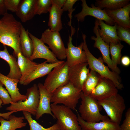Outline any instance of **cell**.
<instances>
[{"label": "cell", "mask_w": 130, "mask_h": 130, "mask_svg": "<svg viewBox=\"0 0 130 130\" xmlns=\"http://www.w3.org/2000/svg\"><path fill=\"white\" fill-rule=\"evenodd\" d=\"M22 26L12 14L7 13L0 19V43L12 48L15 58L21 52L20 37Z\"/></svg>", "instance_id": "6da1fadb"}, {"label": "cell", "mask_w": 130, "mask_h": 130, "mask_svg": "<svg viewBox=\"0 0 130 130\" xmlns=\"http://www.w3.org/2000/svg\"><path fill=\"white\" fill-rule=\"evenodd\" d=\"M82 37L83 41V49L86 52L89 69L97 72L101 77L110 79L118 89L122 90L124 86L121 83V78L119 74L110 71L108 67L104 64L102 57H100L97 58L93 55L87 47L86 40V35L82 33Z\"/></svg>", "instance_id": "7a4b0ae2"}, {"label": "cell", "mask_w": 130, "mask_h": 130, "mask_svg": "<svg viewBox=\"0 0 130 130\" xmlns=\"http://www.w3.org/2000/svg\"><path fill=\"white\" fill-rule=\"evenodd\" d=\"M80 98L81 101L79 111L80 116L84 120L89 122L110 120L107 116L102 115L100 113L102 108L98 101L84 94L82 91Z\"/></svg>", "instance_id": "3957f363"}, {"label": "cell", "mask_w": 130, "mask_h": 130, "mask_svg": "<svg viewBox=\"0 0 130 130\" xmlns=\"http://www.w3.org/2000/svg\"><path fill=\"white\" fill-rule=\"evenodd\" d=\"M82 92L69 83L58 87L52 93L51 102L55 104H63L72 110H75Z\"/></svg>", "instance_id": "277c9868"}, {"label": "cell", "mask_w": 130, "mask_h": 130, "mask_svg": "<svg viewBox=\"0 0 130 130\" xmlns=\"http://www.w3.org/2000/svg\"><path fill=\"white\" fill-rule=\"evenodd\" d=\"M51 111L57 120L60 130H82L76 115L63 105L51 104Z\"/></svg>", "instance_id": "5b68a950"}, {"label": "cell", "mask_w": 130, "mask_h": 130, "mask_svg": "<svg viewBox=\"0 0 130 130\" xmlns=\"http://www.w3.org/2000/svg\"><path fill=\"white\" fill-rule=\"evenodd\" d=\"M98 102L110 118V121L119 124L126 108L123 98L117 93Z\"/></svg>", "instance_id": "8992f818"}, {"label": "cell", "mask_w": 130, "mask_h": 130, "mask_svg": "<svg viewBox=\"0 0 130 130\" xmlns=\"http://www.w3.org/2000/svg\"><path fill=\"white\" fill-rule=\"evenodd\" d=\"M69 67L65 61L54 68L48 74L43 85L49 93L52 94L58 87L69 83Z\"/></svg>", "instance_id": "52a82bcc"}, {"label": "cell", "mask_w": 130, "mask_h": 130, "mask_svg": "<svg viewBox=\"0 0 130 130\" xmlns=\"http://www.w3.org/2000/svg\"><path fill=\"white\" fill-rule=\"evenodd\" d=\"M26 95L27 97L26 100L23 101H20L15 103L12 102L11 105L7 107L6 110L10 111H26L35 116L39 105V98L37 85L35 84L32 86L27 89Z\"/></svg>", "instance_id": "ba28073f"}, {"label": "cell", "mask_w": 130, "mask_h": 130, "mask_svg": "<svg viewBox=\"0 0 130 130\" xmlns=\"http://www.w3.org/2000/svg\"><path fill=\"white\" fill-rule=\"evenodd\" d=\"M40 40L47 44L57 58L63 60L66 58V49L59 32L51 31L49 28L42 33Z\"/></svg>", "instance_id": "9c48e42d"}, {"label": "cell", "mask_w": 130, "mask_h": 130, "mask_svg": "<svg viewBox=\"0 0 130 130\" xmlns=\"http://www.w3.org/2000/svg\"><path fill=\"white\" fill-rule=\"evenodd\" d=\"M82 9L81 11L76 14L74 17L79 22H83L87 16L94 17L96 19L104 21L105 23L108 25L113 26L115 24L114 21L111 19L105 12L104 9L102 10L98 7L95 6L91 4V7L89 6L85 0H81Z\"/></svg>", "instance_id": "30bf717a"}, {"label": "cell", "mask_w": 130, "mask_h": 130, "mask_svg": "<svg viewBox=\"0 0 130 130\" xmlns=\"http://www.w3.org/2000/svg\"><path fill=\"white\" fill-rule=\"evenodd\" d=\"M98 20L96 19L93 29V32L96 37L93 36L91 37V40L95 41L93 46L99 50L102 54L104 62L107 64L108 67L112 71L119 74L121 72L120 69L117 66L114 65L110 58L109 45L104 42L99 34L98 29Z\"/></svg>", "instance_id": "8fae6325"}, {"label": "cell", "mask_w": 130, "mask_h": 130, "mask_svg": "<svg viewBox=\"0 0 130 130\" xmlns=\"http://www.w3.org/2000/svg\"><path fill=\"white\" fill-rule=\"evenodd\" d=\"M87 62L77 64L69 67V82L82 91L84 83L89 72Z\"/></svg>", "instance_id": "7c38bea8"}, {"label": "cell", "mask_w": 130, "mask_h": 130, "mask_svg": "<svg viewBox=\"0 0 130 130\" xmlns=\"http://www.w3.org/2000/svg\"><path fill=\"white\" fill-rule=\"evenodd\" d=\"M29 35L32 39L33 44V50L32 54L29 58L31 60L38 58H42L46 60L49 63H54L58 60L49 47L40 39L29 32Z\"/></svg>", "instance_id": "4fadbf2b"}, {"label": "cell", "mask_w": 130, "mask_h": 130, "mask_svg": "<svg viewBox=\"0 0 130 130\" xmlns=\"http://www.w3.org/2000/svg\"><path fill=\"white\" fill-rule=\"evenodd\" d=\"M118 90L111 80L101 77L89 96L98 101L117 93Z\"/></svg>", "instance_id": "5bb4252c"}, {"label": "cell", "mask_w": 130, "mask_h": 130, "mask_svg": "<svg viewBox=\"0 0 130 130\" xmlns=\"http://www.w3.org/2000/svg\"><path fill=\"white\" fill-rule=\"evenodd\" d=\"M69 35L67 47L66 49V61L69 67L76 65L87 62L86 52L83 50V42L81 43L78 46H74L72 43V36Z\"/></svg>", "instance_id": "9a60e30c"}, {"label": "cell", "mask_w": 130, "mask_h": 130, "mask_svg": "<svg viewBox=\"0 0 130 130\" xmlns=\"http://www.w3.org/2000/svg\"><path fill=\"white\" fill-rule=\"evenodd\" d=\"M37 86L39 98V105L35 116L36 119H39L45 114H50L55 119L51 111L50 104L52 94L49 93L41 83H39Z\"/></svg>", "instance_id": "2e32d148"}, {"label": "cell", "mask_w": 130, "mask_h": 130, "mask_svg": "<svg viewBox=\"0 0 130 130\" xmlns=\"http://www.w3.org/2000/svg\"><path fill=\"white\" fill-rule=\"evenodd\" d=\"M104 9L108 15L117 25L125 28H130V3L115 10Z\"/></svg>", "instance_id": "e0dca14e"}, {"label": "cell", "mask_w": 130, "mask_h": 130, "mask_svg": "<svg viewBox=\"0 0 130 130\" xmlns=\"http://www.w3.org/2000/svg\"><path fill=\"white\" fill-rule=\"evenodd\" d=\"M0 81L5 86L11 97L12 102L24 101L27 99V96L21 94L19 91L17 84L19 80L10 78L0 73Z\"/></svg>", "instance_id": "ac0fdd59"}, {"label": "cell", "mask_w": 130, "mask_h": 130, "mask_svg": "<svg viewBox=\"0 0 130 130\" xmlns=\"http://www.w3.org/2000/svg\"><path fill=\"white\" fill-rule=\"evenodd\" d=\"M77 116L82 130H121L119 124L110 120L89 122L83 120L78 113Z\"/></svg>", "instance_id": "d6986e66"}, {"label": "cell", "mask_w": 130, "mask_h": 130, "mask_svg": "<svg viewBox=\"0 0 130 130\" xmlns=\"http://www.w3.org/2000/svg\"><path fill=\"white\" fill-rule=\"evenodd\" d=\"M98 20V26L101 27L100 29L99 26L98 28L99 34L104 42L109 45L111 43H117L120 42L117 34V24L116 23L114 26H111L106 24L102 20Z\"/></svg>", "instance_id": "ffe728a7"}, {"label": "cell", "mask_w": 130, "mask_h": 130, "mask_svg": "<svg viewBox=\"0 0 130 130\" xmlns=\"http://www.w3.org/2000/svg\"><path fill=\"white\" fill-rule=\"evenodd\" d=\"M65 61L60 60L54 63H47L45 61L39 64L38 66L27 77L23 85H27L35 79L48 75L53 68Z\"/></svg>", "instance_id": "44dd1931"}, {"label": "cell", "mask_w": 130, "mask_h": 130, "mask_svg": "<svg viewBox=\"0 0 130 130\" xmlns=\"http://www.w3.org/2000/svg\"><path fill=\"white\" fill-rule=\"evenodd\" d=\"M17 58L18 64L21 73L19 83L23 84L27 77L37 68L39 64L25 57L21 52L19 53Z\"/></svg>", "instance_id": "7402d4cb"}, {"label": "cell", "mask_w": 130, "mask_h": 130, "mask_svg": "<svg viewBox=\"0 0 130 130\" xmlns=\"http://www.w3.org/2000/svg\"><path fill=\"white\" fill-rule=\"evenodd\" d=\"M36 0H21L16 15L23 22L32 19L35 15V5Z\"/></svg>", "instance_id": "603a6c76"}, {"label": "cell", "mask_w": 130, "mask_h": 130, "mask_svg": "<svg viewBox=\"0 0 130 130\" xmlns=\"http://www.w3.org/2000/svg\"><path fill=\"white\" fill-rule=\"evenodd\" d=\"M4 49L0 50V58L7 62L9 65L10 70L6 76L10 78L20 79L21 73L16 58L13 55L10 54L5 46H3Z\"/></svg>", "instance_id": "cb8c5ba5"}, {"label": "cell", "mask_w": 130, "mask_h": 130, "mask_svg": "<svg viewBox=\"0 0 130 130\" xmlns=\"http://www.w3.org/2000/svg\"><path fill=\"white\" fill-rule=\"evenodd\" d=\"M49 12L48 26L51 31L59 32L63 28L61 17L63 11L62 8L52 2Z\"/></svg>", "instance_id": "d4e9b609"}, {"label": "cell", "mask_w": 130, "mask_h": 130, "mask_svg": "<svg viewBox=\"0 0 130 130\" xmlns=\"http://www.w3.org/2000/svg\"><path fill=\"white\" fill-rule=\"evenodd\" d=\"M24 117H17L11 115L9 120H6L0 117V130H13L26 126L27 123L24 122Z\"/></svg>", "instance_id": "484cf974"}, {"label": "cell", "mask_w": 130, "mask_h": 130, "mask_svg": "<svg viewBox=\"0 0 130 130\" xmlns=\"http://www.w3.org/2000/svg\"><path fill=\"white\" fill-rule=\"evenodd\" d=\"M20 39L21 53L24 56L29 58L33 52V44L32 39L29 36L28 30H26L23 26Z\"/></svg>", "instance_id": "4316f807"}, {"label": "cell", "mask_w": 130, "mask_h": 130, "mask_svg": "<svg viewBox=\"0 0 130 130\" xmlns=\"http://www.w3.org/2000/svg\"><path fill=\"white\" fill-rule=\"evenodd\" d=\"M94 6L101 9L113 10L123 7L129 4L130 0H97Z\"/></svg>", "instance_id": "83f0119b"}, {"label": "cell", "mask_w": 130, "mask_h": 130, "mask_svg": "<svg viewBox=\"0 0 130 130\" xmlns=\"http://www.w3.org/2000/svg\"><path fill=\"white\" fill-rule=\"evenodd\" d=\"M101 77L97 72L91 70L84 83L82 91L83 93L89 95Z\"/></svg>", "instance_id": "f1b7e54d"}, {"label": "cell", "mask_w": 130, "mask_h": 130, "mask_svg": "<svg viewBox=\"0 0 130 130\" xmlns=\"http://www.w3.org/2000/svg\"><path fill=\"white\" fill-rule=\"evenodd\" d=\"M22 112L25 119L28 123L30 130H60L59 126L56 123L50 127L45 128L32 118L30 113L24 111Z\"/></svg>", "instance_id": "f546056e"}, {"label": "cell", "mask_w": 130, "mask_h": 130, "mask_svg": "<svg viewBox=\"0 0 130 130\" xmlns=\"http://www.w3.org/2000/svg\"><path fill=\"white\" fill-rule=\"evenodd\" d=\"M110 53L111 56V59L116 66L120 63L122 56L121 51L124 46L120 42L117 43H111L109 45Z\"/></svg>", "instance_id": "4dcf8cb0"}, {"label": "cell", "mask_w": 130, "mask_h": 130, "mask_svg": "<svg viewBox=\"0 0 130 130\" xmlns=\"http://www.w3.org/2000/svg\"><path fill=\"white\" fill-rule=\"evenodd\" d=\"M52 0H36L35 15H41L49 12L52 5Z\"/></svg>", "instance_id": "1f68e13d"}, {"label": "cell", "mask_w": 130, "mask_h": 130, "mask_svg": "<svg viewBox=\"0 0 130 130\" xmlns=\"http://www.w3.org/2000/svg\"><path fill=\"white\" fill-rule=\"evenodd\" d=\"M117 34L120 41L124 42L130 45V28H125L117 25Z\"/></svg>", "instance_id": "d6a6232c"}, {"label": "cell", "mask_w": 130, "mask_h": 130, "mask_svg": "<svg viewBox=\"0 0 130 130\" xmlns=\"http://www.w3.org/2000/svg\"><path fill=\"white\" fill-rule=\"evenodd\" d=\"M78 1V0H66L62 8L63 12L66 11L68 12V15L70 20L68 24L71 26V29L73 28L71 25V20L72 17V14L73 12L75 10V8H73V6Z\"/></svg>", "instance_id": "836d02e7"}, {"label": "cell", "mask_w": 130, "mask_h": 130, "mask_svg": "<svg viewBox=\"0 0 130 130\" xmlns=\"http://www.w3.org/2000/svg\"><path fill=\"white\" fill-rule=\"evenodd\" d=\"M4 85L0 81V98L3 104H9L12 102L11 98L7 91L3 87Z\"/></svg>", "instance_id": "e575fe53"}, {"label": "cell", "mask_w": 130, "mask_h": 130, "mask_svg": "<svg viewBox=\"0 0 130 130\" xmlns=\"http://www.w3.org/2000/svg\"><path fill=\"white\" fill-rule=\"evenodd\" d=\"M21 0H4L7 10L13 12H17Z\"/></svg>", "instance_id": "d590c367"}, {"label": "cell", "mask_w": 130, "mask_h": 130, "mask_svg": "<svg viewBox=\"0 0 130 130\" xmlns=\"http://www.w3.org/2000/svg\"><path fill=\"white\" fill-rule=\"evenodd\" d=\"M125 118L122 124L120 125L121 130H130V108L126 112Z\"/></svg>", "instance_id": "8d00e7d4"}, {"label": "cell", "mask_w": 130, "mask_h": 130, "mask_svg": "<svg viewBox=\"0 0 130 130\" xmlns=\"http://www.w3.org/2000/svg\"><path fill=\"white\" fill-rule=\"evenodd\" d=\"M120 63L125 67L129 66L130 65V58L127 56H123L121 58Z\"/></svg>", "instance_id": "74e56055"}, {"label": "cell", "mask_w": 130, "mask_h": 130, "mask_svg": "<svg viewBox=\"0 0 130 130\" xmlns=\"http://www.w3.org/2000/svg\"><path fill=\"white\" fill-rule=\"evenodd\" d=\"M3 103V102L1 99L0 98V108L1 107V105ZM17 112L16 111L12 110L9 112L4 113H0V117H2L5 119L8 120L10 116L13 113Z\"/></svg>", "instance_id": "f35d334b"}, {"label": "cell", "mask_w": 130, "mask_h": 130, "mask_svg": "<svg viewBox=\"0 0 130 130\" xmlns=\"http://www.w3.org/2000/svg\"><path fill=\"white\" fill-rule=\"evenodd\" d=\"M7 10L5 6L4 0H0V15H4L7 13Z\"/></svg>", "instance_id": "ab89813d"}, {"label": "cell", "mask_w": 130, "mask_h": 130, "mask_svg": "<svg viewBox=\"0 0 130 130\" xmlns=\"http://www.w3.org/2000/svg\"><path fill=\"white\" fill-rule=\"evenodd\" d=\"M52 2L59 7L62 8L66 0H52Z\"/></svg>", "instance_id": "60d3db41"}, {"label": "cell", "mask_w": 130, "mask_h": 130, "mask_svg": "<svg viewBox=\"0 0 130 130\" xmlns=\"http://www.w3.org/2000/svg\"></svg>", "instance_id": "b9f144b4"}]
</instances>
